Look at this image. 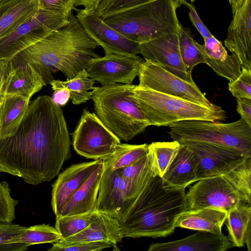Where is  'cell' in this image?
<instances>
[{
    "instance_id": "cell-1",
    "label": "cell",
    "mask_w": 251,
    "mask_h": 251,
    "mask_svg": "<svg viewBox=\"0 0 251 251\" xmlns=\"http://www.w3.org/2000/svg\"><path fill=\"white\" fill-rule=\"evenodd\" d=\"M71 140L61 107L47 95L29 102L15 132L0 138V172L37 185L58 175L71 156Z\"/></svg>"
},
{
    "instance_id": "cell-2",
    "label": "cell",
    "mask_w": 251,
    "mask_h": 251,
    "mask_svg": "<svg viewBox=\"0 0 251 251\" xmlns=\"http://www.w3.org/2000/svg\"><path fill=\"white\" fill-rule=\"evenodd\" d=\"M99 46L72 13L66 25L50 32L10 61L30 63L47 85L54 79L52 73L58 71L67 79L74 77L92 58L99 56L96 51Z\"/></svg>"
},
{
    "instance_id": "cell-3",
    "label": "cell",
    "mask_w": 251,
    "mask_h": 251,
    "mask_svg": "<svg viewBox=\"0 0 251 251\" xmlns=\"http://www.w3.org/2000/svg\"><path fill=\"white\" fill-rule=\"evenodd\" d=\"M188 209L185 188L165 185L155 175L119 223L125 237H164L174 232L179 215Z\"/></svg>"
},
{
    "instance_id": "cell-4",
    "label": "cell",
    "mask_w": 251,
    "mask_h": 251,
    "mask_svg": "<svg viewBox=\"0 0 251 251\" xmlns=\"http://www.w3.org/2000/svg\"><path fill=\"white\" fill-rule=\"evenodd\" d=\"M179 0H152L103 19L126 38L139 44L179 32Z\"/></svg>"
},
{
    "instance_id": "cell-5",
    "label": "cell",
    "mask_w": 251,
    "mask_h": 251,
    "mask_svg": "<svg viewBox=\"0 0 251 251\" xmlns=\"http://www.w3.org/2000/svg\"><path fill=\"white\" fill-rule=\"evenodd\" d=\"M135 86L116 83L95 87L91 98L100 121L120 140L126 141L150 126L133 97Z\"/></svg>"
},
{
    "instance_id": "cell-6",
    "label": "cell",
    "mask_w": 251,
    "mask_h": 251,
    "mask_svg": "<svg viewBox=\"0 0 251 251\" xmlns=\"http://www.w3.org/2000/svg\"><path fill=\"white\" fill-rule=\"evenodd\" d=\"M133 97L150 126H168L183 121H225L220 106L206 105L136 85Z\"/></svg>"
},
{
    "instance_id": "cell-7",
    "label": "cell",
    "mask_w": 251,
    "mask_h": 251,
    "mask_svg": "<svg viewBox=\"0 0 251 251\" xmlns=\"http://www.w3.org/2000/svg\"><path fill=\"white\" fill-rule=\"evenodd\" d=\"M171 138L179 143L202 142L233 148L251 157V127L242 119L230 123L204 120L180 121L169 126Z\"/></svg>"
},
{
    "instance_id": "cell-8",
    "label": "cell",
    "mask_w": 251,
    "mask_h": 251,
    "mask_svg": "<svg viewBox=\"0 0 251 251\" xmlns=\"http://www.w3.org/2000/svg\"><path fill=\"white\" fill-rule=\"evenodd\" d=\"M69 18L39 8L29 20L0 39V60L10 61L50 32L66 25Z\"/></svg>"
},
{
    "instance_id": "cell-9",
    "label": "cell",
    "mask_w": 251,
    "mask_h": 251,
    "mask_svg": "<svg viewBox=\"0 0 251 251\" xmlns=\"http://www.w3.org/2000/svg\"><path fill=\"white\" fill-rule=\"evenodd\" d=\"M73 145L79 155L89 159H102L113 154L121 143L97 115L84 109L72 134Z\"/></svg>"
},
{
    "instance_id": "cell-10",
    "label": "cell",
    "mask_w": 251,
    "mask_h": 251,
    "mask_svg": "<svg viewBox=\"0 0 251 251\" xmlns=\"http://www.w3.org/2000/svg\"><path fill=\"white\" fill-rule=\"evenodd\" d=\"M138 86L206 105H213L195 83H191L149 61L141 64Z\"/></svg>"
},
{
    "instance_id": "cell-11",
    "label": "cell",
    "mask_w": 251,
    "mask_h": 251,
    "mask_svg": "<svg viewBox=\"0 0 251 251\" xmlns=\"http://www.w3.org/2000/svg\"><path fill=\"white\" fill-rule=\"evenodd\" d=\"M186 198L189 210L212 207L227 212L245 203L242 196L223 176L198 180L189 187Z\"/></svg>"
},
{
    "instance_id": "cell-12",
    "label": "cell",
    "mask_w": 251,
    "mask_h": 251,
    "mask_svg": "<svg viewBox=\"0 0 251 251\" xmlns=\"http://www.w3.org/2000/svg\"><path fill=\"white\" fill-rule=\"evenodd\" d=\"M179 143L186 145L196 157L197 181L223 176L247 158L239 150L224 145L202 142Z\"/></svg>"
},
{
    "instance_id": "cell-13",
    "label": "cell",
    "mask_w": 251,
    "mask_h": 251,
    "mask_svg": "<svg viewBox=\"0 0 251 251\" xmlns=\"http://www.w3.org/2000/svg\"><path fill=\"white\" fill-rule=\"evenodd\" d=\"M75 15L86 32L104 50L105 54L136 55L140 53V44L132 41L105 23L96 10H75Z\"/></svg>"
},
{
    "instance_id": "cell-14",
    "label": "cell",
    "mask_w": 251,
    "mask_h": 251,
    "mask_svg": "<svg viewBox=\"0 0 251 251\" xmlns=\"http://www.w3.org/2000/svg\"><path fill=\"white\" fill-rule=\"evenodd\" d=\"M143 59L137 55L105 54L92 58L85 70L89 77L103 86L131 84L138 76Z\"/></svg>"
},
{
    "instance_id": "cell-15",
    "label": "cell",
    "mask_w": 251,
    "mask_h": 251,
    "mask_svg": "<svg viewBox=\"0 0 251 251\" xmlns=\"http://www.w3.org/2000/svg\"><path fill=\"white\" fill-rule=\"evenodd\" d=\"M231 9L232 19L224 44L241 68L251 71V0H240Z\"/></svg>"
},
{
    "instance_id": "cell-16",
    "label": "cell",
    "mask_w": 251,
    "mask_h": 251,
    "mask_svg": "<svg viewBox=\"0 0 251 251\" xmlns=\"http://www.w3.org/2000/svg\"><path fill=\"white\" fill-rule=\"evenodd\" d=\"M145 60L155 63L166 71L191 83H195L187 72L179 48V33L165 35L140 44Z\"/></svg>"
},
{
    "instance_id": "cell-17",
    "label": "cell",
    "mask_w": 251,
    "mask_h": 251,
    "mask_svg": "<svg viewBox=\"0 0 251 251\" xmlns=\"http://www.w3.org/2000/svg\"><path fill=\"white\" fill-rule=\"evenodd\" d=\"M131 205L126 183L118 170L103 166L96 210L120 221L125 218Z\"/></svg>"
},
{
    "instance_id": "cell-18",
    "label": "cell",
    "mask_w": 251,
    "mask_h": 251,
    "mask_svg": "<svg viewBox=\"0 0 251 251\" xmlns=\"http://www.w3.org/2000/svg\"><path fill=\"white\" fill-rule=\"evenodd\" d=\"M101 159L74 164L59 175L52 186L51 205L56 216L88 179Z\"/></svg>"
},
{
    "instance_id": "cell-19",
    "label": "cell",
    "mask_w": 251,
    "mask_h": 251,
    "mask_svg": "<svg viewBox=\"0 0 251 251\" xmlns=\"http://www.w3.org/2000/svg\"><path fill=\"white\" fill-rule=\"evenodd\" d=\"M125 237L119 221L97 210L92 213L89 225L79 233L61 241L67 243L103 241L115 248Z\"/></svg>"
},
{
    "instance_id": "cell-20",
    "label": "cell",
    "mask_w": 251,
    "mask_h": 251,
    "mask_svg": "<svg viewBox=\"0 0 251 251\" xmlns=\"http://www.w3.org/2000/svg\"><path fill=\"white\" fill-rule=\"evenodd\" d=\"M234 247L223 233L198 232L183 239L165 243L151 244L148 251H225Z\"/></svg>"
},
{
    "instance_id": "cell-21",
    "label": "cell",
    "mask_w": 251,
    "mask_h": 251,
    "mask_svg": "<svg viewBox=\"0 0 251 251\" xmlns=\"http://www.w3.org/2000/svg\"><path fill=\"white\" fill-rule=\"evenodd\" d=\"M195 43L202 55L204 63L217 75L226 78L229 82L240 75L241 68L236 59L228 53L222 42L213 35L204 40L203 45L196 41Z\"/></svg>"
},
{
    "instance_id": "cell-22",
    "label": "cell",
    "mask_w": 251,
    "mask_h": 251,
    "mask_svg": "<svg viewBox=\"0 0 251 251\" xmlns=\"http://www.w3.org/2000/svg\"><path fill=\"white\" fill-rule=\"evenodd\" d=\"M10 62V72L2 87L3 95H18L30 99L46 85L30 63Z\"/></svg>"
},
{
    "instance_id": "cell-23",
    "label": "cell",
    "mask_w": 251,
    "mask_h": 251,
    "mask_svg": "<svg viewBox=\"0 0 251 251\" xmlns=\"http://www.w3.org/2000/svg\"><path fill=\"white\" fill-rule=\"evenodd\" d=\"M102 172V160L88 179L64 205L59 215L56 217L83 214L95 211Z\"/></svg>"
},
{
    "instance_id": "cell-24",
    "label": "cell",
    "mask_w": 251,
    "mask_h": 251,
    "mask_svg": "<svg viewBox=\"0 0 251 251\" xmlns=\"http://www.w3.org/2000/svg\"><path fill=\"white\" fill-rule=\"evenodd\" d=\"M180 144L176 155L161 178L165 185L185 188L197 181V161L192 151L186 145Z\"/></svg>"
},
{
    "instance_id": "cell-25",
    "label": "cell",
    "mask_w": 251,
    "mask_h": 251,
    "mask_svg": "<svg viewBox=\"0 0 251 251\" xmlns=\"http://www.w3.org/2000/svg\"><path fill=\"white\" fill-rule=\"evenodd\" d=\"M227 212L212 207L189 210L180 214L176 227L221 234Z\"/></svg>"
},
{
    "instance_id": "cell-26",
    "label": "cell",
    "mask_w": 251,
    "mask_h": 251,
    "mask_svg": "<svg viewBox=\"0 0 251 251\" xmlns=\"http://www.w3.org/2000/svg\"><path fill=\"white\" fill-rule=\"evenodd\" d=\"M39 9L37 0H10L0 4V39L29 20Z\"/></svg>"
},
{
    "instance_id": "cell-27",
    "label": "cell",
    "mask_w": 251,
    "mask_h": 251,
    "mask_svg": "<svg viewBox=\"0 0 251 251\" xmlns=\"http://www.w3.org/2000/svg\"><path fill=\"white\" fill-rule=\"evenodd\" d=\"M118 170L126 183L127 197L131 205L149 180L156 175L149 151L132 165Z\"/></svg>"
},
{
    "instance_id": "cell-28",
    "label": "cell",
    "mask_w": 251,
    "mask_h": 251,
    "mask_svg": "<svg viewBox=\"0 0 251 251\" xmlns=\"http://www.w3.org/2000/svg\"><path fill=\"white\" fill-rule=\"evenodd\" d=\"M29 99L18 95H3L0 108V138L12 134L26 113Z\"/></svg>"
},
{
    "instance_id": "cell-29",
    "label": "cell",
    "mask_w": 251,
    "mask_h": 251,
    "mask_svg": "<svg viewBox=\"0 0 251 251\" xmlns=\"http://www.w3.org/2000/svg\"><path fill=\"white\" fill-rule=\"evenodd\" d=\"M228 239L234 247L245 246L247 233L251 231V204L242 203L227 212L226 220Z\"/></svg>"
},
{
    "instance_id": "cell-30",
    "label": "cell",
    "mask_w": 251,
    "mask_h": 251,
    "mask_svg": "<svg viewBox=\"0 0 251 251\" xmlns=\"http://www.w3.org/2000/svg\"><path fill=\"white\" fill-rule=\"evenodd\" d=\"M95 81L89 77L85 69L79 72L74 77L66 81L53 79L50 84L52 89L65 87L70 93V98L74 104H80L91 99Z\"/></svg>"
},
{
    "instance_id": "cell-31",
    "label": "cell",
    "mask_w": 251,
    "mask_h": 251,
    "mask_svg": "<svg viewBox=\"0 0 251 251\" xmlns=\"http://www.w3.org/2000/svg\"><path fill=\"white\" fill-rule=\"evenodd\" d=\"M148 153V145L121 143L115 151L102 159L103 166L116 170L134 164Z\"/></svg>"
},
{
    "instance_id": "cell-32",
    "label": "cell",
    "mask_w": 251,
    "mask_h": 251,
    "mask_svg": "<svg viewBox=\"0 0 251 251\" xmlns=\"http://www.w3.org/2000/svg\"><path fill=\"white\" fill-rule=\"evenodd\" d=\"M62 239L61 235L55 227L42 224L26 227L21 233L13 237L12 243L32 245L54 243Z\"/></svg>"
},
{
    "instance_id": "cell-33",
    "label": "cell",
    "mask_w": 251,
    "mask_h": 251,
    "mask_svg": "<svg viewBox=\"0 0 251 251\" xmlns=\"http://www.w3.org/2000/svg\"><path fill=\"white\" fill-rule=\"evenodd\" d=\"M180 144L172 142H156L148 145V151L156 175L161 177L165 174L176 155Z\"/></svg>"
},
{
    "instance_id": "cell-34",
    "label": "cell",
    "mask_w": 251,
    "mask_h": 251,
    "mask_svg": "<svg viewBox=\"0 0 251 251\" xmlns=\"http://www.w3.org/2000/svg\"><path fill=\"white\" fill-rule=\"evenodd\" d=\"M244 199L245 203L251 201V157H247L238 166L223 176Z\"/></svg>"
},
{
    "instance_id": "cell-35",
    "label": "cell",
    "mask_w": 251,
    "mask_h": 251,
    "mask_svg": "<svg viewBox=\"0 0 251 251\" xmlns=\"http://www.w3.org/2000/svg\"><path fill=\"white\" fill-rule=\"evenodd\" d=\"M191 30L179 24V48L180 55L187 73L192 75L194 68L204 63L202 55L197 48Z\"/></svg>"
},
{
    "instance_id": "cell-36",
    "label": "cell",
    "mask_w": 251,
    "mask_h": 251,
    "mask_svg": "<svg viewBox=\"0 0 251 251\" xmlns=\"http://www.w3.org/2000/svg\"><path fill=\"white\" fill-rule=\"evenodd\" d=\"M92 212L56 217L55 227L64 239L83 230L91 222Z\"/></svg>"
},
{
    "instance_id": "cell-37",
    "label": "cell",
    "mask_w": 251,
    "mask_h": 251,
    "mask_svg": "<svg viewBox=\"0 0 251 251\" xmlns=\"http://www.w3.org/2000/svg\"><path fill=\"white\" fill-rule=\"evenodd\" d=\"M26 226L14 223H0V251H24L29 247L22 243H12V238L24 231Z\"/></svg>"
},
{
    "instance_id": "cell-38",
    "label": "cell",
    "mask_w": 251,
    "mask_h": 251,
    "mask_svg": "<svg viewBox=\"0 0 251 251\" xmlns=\"http://www.w3.org/2000/svg\"><path fill=\"white\" fill-rule=\"evenodd\" d=\"M18 201L13 199L8 183L0 181V223L10 224L16 218V207Z\"/></svg>"
},
{
    "instance_id": "cell-39",
    "label": "cell",
    "mask_w": 251,
    "mask_h": 251,
    "mask_svg": "<svg viewBox=\"0 0 251 251\" xmlns=\"http://www.w3.org/2000/svg\"><path fill=\"white\" fill-rule=\"evenodd\" d=\"M152 0H101L97 9L102 19Z\"/></svg>"
},
{
    "instance_id": "cell-40",
    "label": "cell",
    "mask_w": 251,
    "mask_h": 251,
    "mask_svg": "<svg viewBox=\"0 0 251 251\" xmlns=\"http://www.w3.org/2000/svg\"><path fill=\"white\" fill-rule=\"evenodd\" d=\"M113 247L108 243L103 241L67 243L60 240L53 243L49 251H101L104 249Z\"/></svg>"
},
{
    "instance_id": "cell-41",
    "label": "cell",
    "mask_w": 251,
    "mask_h": 251,
    "mask_svg": "<svg viewBox=\"0 0 251 251\" xmlns=\"http://www.w3.org/2000/svg\"><path fill=\"white\" fill-rule=\"evenodd\" d=\"M241 73L233 81L228 83V90L237 98L251 99V71L241 68Z\"/></svg>"
},
{
    "instance_id": "cell-42",
    "label": "cell",
    "mask_w": 251,
    "mask_h": 251,
    "mask_svg": "<svg viewBox=\"0 0 251 251\" xmlns=\"http://www.w3.org/2000/svg\"><path fill=\"white\" fill-rule=\"evenodd\" d=\"M39 8L52 13L59 14L69 18L75 11V0H37Z\"/></svg>"
},
{
    "instance_id": "cell-43",
    "label": "cell",
    "mask_w": 251,
    "mask_h": 251,
    "mask_svg": "<svg viewBox=\"0 0 251 251\" xmlns=\"http://www.w3.org/2000/svg\"><path fill=\"white\" fill-rule=\"evenodd\" d=\"M179 2L181 5H185L189 9V17L190 20L203 39L204 40L211 36L212 34L201 21L194 5L185 0H179Z\"/></svg>"
},
{
    "instance_id": "cell-44",
    "label": "cell",
    "mask_w": 251,
    "mask_h": 251,
    "mask_svg": "<svg viewBox=\"0 0 251 251\" xmlns=\"http://www.w3.org/2000/svg\"><path fill=\"white\" fill-rule=\"evenodd\" d=\"M236 111L241 118L251 127V99L237 98Z\"/></svg>"
},
{
    "instance_id": "cell-45",
    "label": "cell",
    "mask_w": 251,
    "mask_h": 251,
    "mask_svg": "<svg viewBox=\"0 0 251 251\" xmlns=\"http://www.w3.org/2000/svg\"><path fill=\"white\" fill-rule=\"evenodd\" d=\"M54 91L52 100L59 106L65 105L70 98L69 90L65 87L55 88L52 89Z\"/></svg>"
},
{
    "instance_id": "cell-46",
    "label": "cell",
    "mask_w": 251,
    "mask_h": 251,
    "mask_svg": "<svg viewBox=\"0 0 251 251\" xmlns=\"http://www.w3.org/2000/svg\"><path fill=\"white\" fill-rule=\"evenodd\" d=\"M10 61L0 60V94L2 93L3 84L10 73Z\"/></svg>"
},
{
    "instance_id": "cell-47",
    "label": "cell",
    "mask_w": 251,
    "mask_h": 251,
    "mask_svg": "<svg viewBox=\"0 0 251 251\" xmlns=\"http://www.w3.org/2000/svg\"><path fill=\"white\" fill-rule=\"evenodd\" d=\"M76 7L81 6L84 9L96 10L101 0H75Z\"/></svg>"
},
{
    "instance_id": "cell-48",
    "label": "cell",
    "mask_w": 251,
    "mask_h": 251,
    "mask_svg": "<svg viewBox=\"0 0 251 251\" xmlns=\"http://www.w3.org/2000/svg\"><path fill=\"white\" fill-rule=\"evenodd\" d=\"M231 8L233 7L240 0H228Z\"/></svg>"
},
{
    "instance_id": "cell-49",
    "label": "cell",
    "mask_w": 251,
    "mask_h": 251,
    "mask_svg": "<svg viewBox=\"0 0 251 251\" xmlns=\"http://www.w3.org/2000/svg\"><path fill=\"white\" fill-rule=\"evenodd\" d=\"M3 97V95L2 93H0V108L1 104V102L2 101Z\"/></svg>"
},
{
    "instance_id": "cell-50",
    "label": "cell",
    "mask_w": 251,
    "mask_h": 251,
    "mask_svg": "<svg viewBox=\"0 0 251 251\" xmlns=\"http://www.w3.org/2000/svg\"><path fill=\"white\" fill-rule=\"evenodd\" d=\"M10 0H0V4Z\"/></svg>"
},
{
    "instance_id": "cell-51",
    "label": "cell",
    "mask_w": 251,
    "mask_h": 251,
    "mask_svg": "<svg viewBox=\"0 0 251 251\" xmlns=\"http://www.w3.org/2000/svg\"><path fill=\"white\" fill-rule=\"evenodd\" d=\"M196 0H190V1L191 2H193L195 1Z\"/></svg>"
}]
</instances>
